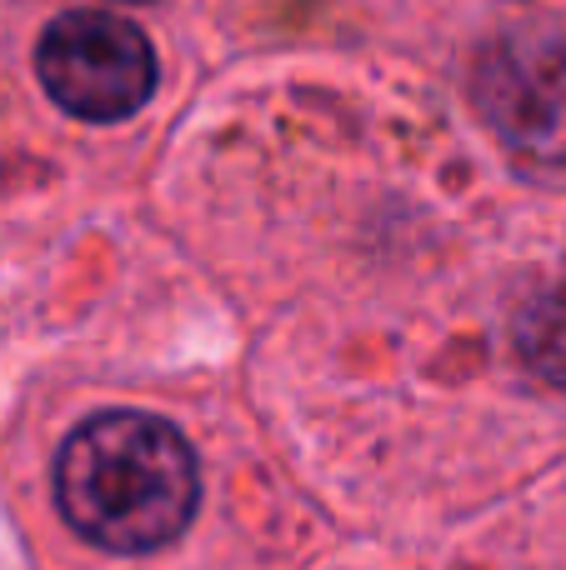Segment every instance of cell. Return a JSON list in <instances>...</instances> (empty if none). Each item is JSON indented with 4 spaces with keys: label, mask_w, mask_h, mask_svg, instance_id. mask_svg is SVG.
<instances>
[{
    "label": "cell",
    "mask_w": 566,
    "mask_h": 570,
    "mask_svg": "<svg viewBox=\"0 0 566 570\" xmlns=\"http://www.w3.org/2000/svg\"><path fill=\"white\" fill-rule=\"evenodd\" d=\"M56 505L80 541L110 556L170 546L201 505L186 435L146 411H100L56 455Z\"/></svg>",
    "instance_id": "obj_1"
},
{
    "label": "cell",
    "mask_w": 566,
    "mask_h": 570,
    "mask_svg": "<svg viewBox=\"0 0 566 570\" xmlns=\"http://www.w3.org/2000/svg\"><path fill=\"white\" fill-rule=\"evenodd\" d=\"M36 76L66 116L110 126L150 100L156 50L130 20L110 10H66L40 36Z\"/></svg>",
    "instance_id": "obj_2"
},
{
    "label": "cell",
    "mask_w": 566,
    "mask_h": 570,
    "mask_svg": "<svg viewBox=\"0 0 566 570\" xmlns=\"http://www.w3.org/2000/svg\"><path fill=\"white\" fill-rule=\"evenodd\" d=\"M477 110L521 160L566 166V36L511 26L477 50Z\"/></svg>",
    "instance_id": "obj_3"
},
{
    "label": "cell",
    "mask_w": 566,
    "mask_h": 570,
    "mask_svg": "<svg viewBox=\"0 0 566 570\" xmlns=\"http://www.w3.org/2000/svg\"><path fill=\"white\" fill-rule=\"evenodd\" d=\"M517 351L541 381L566 391V285L531 295L517 315Z\"/></svg>",
    "instance_id": "obj_4"
}]
</instances>
